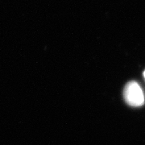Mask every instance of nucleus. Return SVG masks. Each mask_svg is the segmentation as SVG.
Masks as SVG:
<instances>
[{
  "instance_id": "obj_2",
  "label": "nucleus",
  "mask_w": 145,
  "mask_h": 145,
  "mask_svg": "<svg viewBox=\"0 0 145 145\" xmlns=\"http://www.w3.org/2000/svg\"><path fill=\"white\" fill-rule=\"evenodd\" d=\"M144 78H145V71H144Z\"/></svg>"
},
{
  "instance_id": "obj_1",
  "label": "nucleus",
  "mask_w": 145,
  "mask_h": 145,
  "mask_svg": "<svg viewBox=\"0 0 145 145\" xmlns=\"http://www.w3.org/2000/svg\"><path fill=\"white\" fill-rule=\"evenodd\" d=\"M124 98L127 103L135 107L140 106L144 103V96L142 89L140 85L135 82H131L126 86Z\"/></svg>"
}]
</instances>
